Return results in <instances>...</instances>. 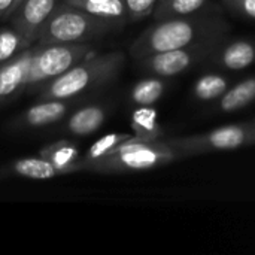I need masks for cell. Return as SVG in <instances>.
<instances>
[{"label":"cell","instance_id":"cell-1","mask_svg":"<svg viewBox=\"0 0 255 255\" xmlns=\"http://www.w3.org/2000/svg\"><path fill=\"white\" fill-rule=\"evenodd\" d=\"M230 25L212 3L197 13L179 18L157 19L130 45V54L137 61L143 57L190 46L211 37L229 36Z\"/></svg>","mask_w":255,"mask_h":255},{"label":"cell","instance_id":"cell-2","mask_svg":"<svg viewBox=\"0 0 255 255\" xmlns=\"http://www.w3.org/2000/svg\"><path fill=\"white\" fill-rule=\"evenodd\" d=\"M126 64V54L111 51L105 54H91L60 76L43 85V100H67L88 90L99 88L118 76Z\"/></svg>","mask_w":255,"mask_h":255},{"label":"cell","instance_id":"cell-3","mask_svg":"<svg viewBox=\"0 0 255 255\" xmlns=\"http://www.w3.org/2000/svg\"><path fill=\"white\" fill-rule=\"evenodd\" d=\"M188 155L169 143L167 139L154 142H140L134 136L111 154L87 166V172L97 173H136L149 172L173 161L187 158Z\"/></svg>","mask_w":255,"mask_h":255},{"label":"cell","instance_id":"cell-4","mask_svg":"<svg viewBox=\"0 0 255 255\" xmlns=\"http://www.w3.org/2000/svg\"><path fill=\"white\" fill-rule=\"evenodd\" d=\"M112 28L109 22L61 1L42 25L37 40L39 43H88Z\"/></svg>","mask_w":255,"mask_h":255},{"label":"cell","instance_id":"cell-5","mask_svg":"<svg viewBox=\"0 0 255 255\" xmlns=\"http://www.w3.org/2000/svg\"><path fill=\"white\" fill-rule=\"evenodd\" d=\"M94 52L90 43H40L33 51L25 88L46 85Z\"/></svg>","mask_w":255,"mask_h":255},{"label":"cell","instance_id":"cell-6","mask_svg":"<svg viewBox=\"0 0 255 255\" xmlns=\"http://www.w3.org/2000/svg\"><path fill=\"white\" fill-rule=\"evenodd\" d=\"M227 36L211 37V39H205L202 42L193 43L185 48L152 54V55L137 60V63H139L140 69H143L145 72H148L151 75L161 76L164 79L175 78V76H179V75L188 72L190 69L196 67L197 64L209 61L211 55L215 52L218 45Z\"/></svg>","mask_w":255,"mask_h":255},{"label":"cell","instance_id":"cell-7","mask_svg":"<svg viewBox=\"0 0 255 255\" xmlns=\"http://www.w3.org/2000/svg\"><path fill=\"white\" fill-rule=\"evenodd\" d=\"M167 140L188 157L215 151H232L251 145V123L229 124L203 134L181 136Z\"/></svg>","mask_w":255,"mask_h":255},{"label":"cell","instance_id":"cell-8","mask_svg":"<svg viewBox=\"0 0 255 255\" xmlns=\"http://www.w3.org/2000/svg\"><path fill=\"white\" fill-rule=\"evenodd\" d=\"M60 0H24L9 16L12 27L28 42L37 40V34L51 13L58 7Z\"/></svg>","mask_w":255,"mask_h":255},{"label":"cell","instance_id":"cell-9","mask_svg":"<svg viewBox=\"0 0 255 255\" xmlns=\"http://www.w3.org/2000/svg\"><path fill=\"white\" fill-rule=\"evenodd\" d=\"M209 63L214 67L239 72L248 69L255 63V39H233L226 37L215 52L211 55Z\"/></svg>","mask_w":255,"mask_h":255},{"label":"cell","instance_id":"cell-10","mask_svg":"<svg viewBox=\"0 0 255 255\" xmlns=\"http://www.w3.org/2000/svg\"><path fill=\"white\" fill-rule=\"evenodd\" d=\"M34 49H24L4 64H0V105L12 100L22 88Z\"/></svg>","mask_w":255,"mask_h":255},{"label":"cell","instance_id":"cell-11","mask_svg":"<svg viewBox=\"0 0 255 255\" xmlns=\"http://www.w3.org/2000/svg\"><path fill=\"white\" fill-rule=\"evenodd\" d=\"M64 1L109 22L114 28H120L126 22H128L124 0H64Z\"/></svg>","mask_w":255,"mask_h":255},{"label":"cell","instance_id":"cell-12","mask_svg":"<svg viewBox=\"0 0 255 255\" xmlns=\"http://www.w3.org/2000/svg\"><path fill=\"white\" fill-rule=\"evenodd\" d=\"M255 102V76L245 78L232 85L215 103L214 111L221 114L238 112Z\"/></svg>","mask_w":255,"mask_h":255},{"label":"cell","instance_id":"cell-13","mask_svg":"<svg viewBox=\"0 0 255 255\" xmlns=\"http://www.w3.org/2000/svg\"><path fill=\"white\" fill-rule=\"evenodd\" d=\"M67 112V103L63 100L51 99L48 102L37 103L28 108L19 118V124L24 127H45L57 123Z\"/></svg>","mask_w":255,"mask_h":255},{"label":"cell","instance_id":"cell-14","mask_svg":"<svg viewBox=\"0 0 255 255\" xmlns=\"http://www.w3.org/2000/svg\"><path fill=\"white\" fill-rule=\"evenodd\" d=\"M130 126L134 137L140 142H154L164 136V131L158 124L157 111L152 106H136L131 112Z\"/></svg>","mask_w":255,"mask_h":255},{"label":"cell","instance_id":"cell-15","mask_svg":"<svg viewBox=\"0 0 255 255\" xmlns=\"http://www.w3.org/2000/svg\"><path fill=\"white\" fill-rule=\"evenodd\" d=\"M108 111L100 105L85 106L76 111L67 121L66 128L73 136H90L97 131L106 121Z\"/></svg>","mask_w":255,"mask_h":255},{"label":"cell","instance_id":"cell-16","mask_svg":"<svg viewBox=\"0 0 255 255\" xmlns=\"http://www.w3.org/2000/svg\"><path fill=\"white\" fill-rule=\"evenodd\" d=\"M40 157L51 161L63 173H73V172L81 170L79 169V161H81L79 149L76 145L67 140L55 142L52 145L45 146L40 151Z\"/></svg>","mask_w":255,"mask_h":255},{"label":"cell","instance_id":"cell-17","mask_svg":"<svg viewBox=\"0 0 255 255\" xmlns=\"http://www.w3.org/2000/svg\"><path fill=\"white\" fill-rule=\"evenodd\" d=\"M229 76L221 73H205L202 75L191 88V94L202 103L217 102L232 85Z\"/></svg>","mask_w":255,"mask_h":255},{"label":"cell","instance_id":"cell-18","mask_svg":"<svg viewBox=\"0 0 255 255\" xmlns=\"http://www.w3.org/2000/svg\"><path fill=\"white\" fill-rule=\"evenodd\" d=\"M167 82L161 76H151L140 79L130 90V100L136 106H152L166 93Z\"/></svg>","mask_w":255,"mask_h":255},{"label":"cell","instance_id":"cell-19","mask_svg":"<svg viewBox=\"0 0 255 255\" xmlns=\"http://www.w3.org/2000/svg\"><path fill=\"white\" fill-rule=\"evenodd\" d=\"M211 4V0H158L152 13L154 21L188 16Z\"/></svg>","mask_w":255,"mask_h":255},{"label":"cell","instance_id":"cell-20","mask_svg":"<svg viewBox=\"0 0 255 255\" xmlns=\"http://www.w3.org/2000/svg\"><path fill=\"white\" fill-rule=\"evenodd\" d=\"M10 170L18 176H24L30 179H51L54 176L63 175L60 169H57L51 161H48L43 157L39 158L30 157V158L16 160L10 166Z\"/></svg>","mask_w":255,"mask_h":255},{"label":"cell","instance_id":"cell-21","mask_svg":"<svg viewBox=\"0 0 255 255\" xmlns=\"http://www.w3.org/2000/svg\"><path fill=\"white\" fill-rule=\"evenodd\" d=\"M134 134L133 133H109L103 137H100L99 140H96L90 149L87 151V154L84 157H81L79 161V169L85 170L87 166H90L91 163L103 158L105 155L111 154L117 146H120L121 143H124L126 140L131 139Z\"/></svg>","mask_w":255,"mask_h":255},{"label":"cell","instance_id":"cell-22","mask_svg":"<svg viewBox=\"0 0 255 255\" xmlns=\"http://www.w3.org/2000/svg\"><path fill=\"white\" fill-rule=\"evenodd\" d=\"M28 42L15 27H0V64L7 63L28 48Z\"/></svg>","mask_w":255,"mask_h":255},{"label":"cell","instance_id":"cell-23","mask_svg":"<svg viewBox=\"0 0 255 255\" xmlns=\"http://www.w3.org/2000/svg\"><path fill=\"white\" fill-rule=\"evenodd\" d=\"M128 22H137L152 16L158 0H124Z\"/></svg>","mask_w":255,"mask_h":255},{"label":"cell","instance_id":"cell-24","mask_svg":"<svg viewBox=\"0 0 255 255\" xmlns=\"http://www.w3.org/2000/svg\"><path fill=\"white\" fill-rule=\"evenodd\" d=\"M221 4L241 18L255 21V0H221Z\"/></svg>","mask_w":255,"mask_h":255},{"label":"cell","instance_id":"cell-25","mask_svg":"<svg viewBox=\"0 0 255 255\" xmlns=\"http://www.w3.org/2000/svg\"><path fill=\"white\" fill-rule=\"evenodd\" d=\"M13 3L15 0H0V21L10 16Z\"/></svg>","mask_w":255,"mask_h":255},{"label":"cell","instance_id":"cell-26","mask_svg":"<svg viewBox=\"0 0 255 255\" xmlns=\"http://www.w3.org/2000/svg\"><path fill=\"white\" fill-rule=\"evenodd\" d=\"M251 145H255V120L251 123Z\"/></svg>","mask_w":255,"mask_h":255},{"label":"cell","instance_id":"cell-27","mask_svg":"<svg viewBox=\"0 0 255 255\" xmlns=\"http://www.w3.org/2000/svg\"><path fill=\"white\" fill-rule=\"evenodd\" d=\"M22 1H24V0H15V3H13V6H12V13H13V10H15V9H16ZM12 13H10V15H12Z\"/></svg>","mask_w":255,"mask_h":255}]
</instances>
